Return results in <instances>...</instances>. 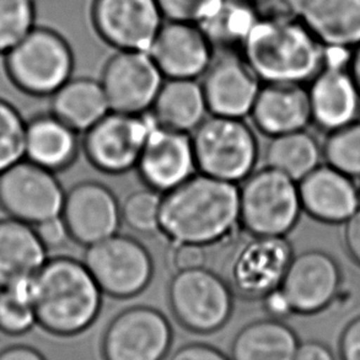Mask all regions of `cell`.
Wrapping results in <instances>:
<instances>
[{
    "mask_svg": "<svg viewBox=\"0 0 360 360\" xmlns=\"http://www.w3.org/2000/svg\"><path fill=\"white\" fill-rule=\"evenodd\" d=\"M240 225V187L195 174L162 195L160 233L174 243L210 246L228 239Z\"/></svg>",
    "mask_w": 360,
    "mask_h": 360,
    "instance_id": "6da1fadb",
    "label": "cell"
},
{
    "mask_svg": "<svg viewBox=\"0 0 360 360\" xmlns=\"http://www.w3.org/2000/svg\"><path fill=\"white\" fill-rule=\"evenodd\" d=\"M29 290L36 322L56 336L88 330L103 307V290L85 263L67 256L47 259Z\"/></svg>",
    "mask_w": 360,
    "mask_h": 360,
    "instance_id": "7a4b0ae2",
    "label": "cell"
},
{
    "mask_svg": "<svg viewBox=\"0 0 360 360\" xmlns=\"http://www.w3.org/2000/svg\"><path fill=\"white\" fill-rule=\"evenodd\" d=\"M241 56L262 84L305 85L325 63V46L300 20H258Z\"/></svg>",
    "mask_w": 360,
    "mask_h": 360,
    "instance_id": "3957f363",
    "label": "cell"
},
{
    "mask_svg": "<svg viewBox=\"0 0 360 360\" xmlns=\"http://www.w3.org/2000/svg\"><path fill=\"white\" fill-rule=\"evenodd\" d=\"M191 136L200 174L238 185L255 171L257 138L243 118L210 115Z\"/></svg>",
    "mask_w": 360,
    "mask_h": 360,
    "instance_id": "277c9868",
    "label": "cell"
},
{
    "mask_svg": "<svg viewBox=\"0 0 360 360\" xmlns=\"http://www.w3.org/2000/svg\"><path fill=\"white\" fill-rule=\"evenodd\" d=\"M302 212L297 181L269 166L253 171L240 187V225L253 236H285Z\"/></svg>",
    "mask_w": 360,
    "mask_h": 360,
    "instance_id": "5b68a950",
    "label": "cell"
},
{
    "mask_svg": "<svg viewBox=\"0 0 360 360\" xmlns=\"http://www.w3.org/2000/svg\"><path fill=\"white\" fill-rule=\"evenodd\" d=\"M73 49L62 34L34 27L6 53L5 67L11 82L24 93L52 96L72 79Z\"/></svg>",
    "mask_w": 360,
    "mask_h": 360,
    "instance_id": "8992f818",
    "label": "cell"
},
{
    "mask_svg": "<svg viewBox=\"0 0 360 360\" xmlns=\"http://www.w3.org/2000/svg\"><path fill=\"white\" fill-rule=\"evenodd\" d=\"M167 297L176 321L198 335L221 330L234 310V292L229 283L205 267L176 272Z\"/></svg>",
    "mask_w": 360,
    "mask_h": 360,
    "instance_id": "52a82bcc",
    "label": "cell"
},
{
    "mask_svg": "<svg viewBox=\"0 0 360 360\" xmlns=\"http://www.w3.org/2000/svg\"><path fill=\"white\" fill-rule=\"evenodd\" d=\"M83 262L103 294L115 299L141 294L154 276L150 252L127 235L115 234L88 246Z\"/></svg>",
    "mask_w": 360,
    "mask_h": 360,
    "instance_id": "ba28073f",
    "label": "cell"
},
{
    "mask_svg": "<svg viewBox=\"0 0 360 360\" xmlns=\"http://www.w3.org/2000/svg\"><path fill=\"white\" fill-rule=\"evenodd\" d=\"M352 49L325 47V63L309 83L311 122L331 133L360 117V91L349 69Z\"/></svg>",
    "mask_w": 360,
    "mask_h": 360,
    "instance_id": "9c48e42d",
    "label": "cell"
},
{
    "mask_svg": "<svg viewBox=\"0 0 360 360\" xmlns=\"http://www.w3.org/2000/svg\"><path fill=\"white\" fill-rule=\"evenodd\" d=\"M155 120L151 115L110 112L85 131L84 154L98 171L121 175L136 167Z\"/></svg>",
    "mask_w": 360,
    "mask_h": 360,
    "instance_id": "30bf717a",
    "label": "cell"
},
{
    "mask_svg": "<svg viewBox=\"0 0 360 360\" xmlns=\"http://www.w3.org/2000/svg\"><path fill=\"white\" fill-rule=\"evenodd\" d=\"M64 198L54 172L27 159L0 174V205L10 218L34 226L62 215Z\"/></svg>",
    "mask_w": 360,
    "mask_h": 360,
    "instance_id": "8fae6325",
    "label": "cell"
},
{
    "mask_svg": "<svg viewBox=\"0 0 360 360\" xmlns=\"http://www.w3.org/2000/svg\"><path fill=\"white\" fill-rule=\"evenodd\" d=\"M174 332L162 312L131 307L113 317L103 333V360H164Z\"/></svg>",
    "mask_w": 360,
    "mask_h": 360,
    "instance_id": "7c38bea8",
    "label": "cell"
},
{
    "mask_svg": "<svg viewBox=\"0 0 360 360\" xmlns=\"http://www.w3.org/2000/svg\"><path fill=\"white\" fill-rule=\"evenodd\" d=\"M251 236L230 258L228 283L239 297L256 300L281 287L294 253L284 236Z\"/></svg>",
    "mask_w": 360,
    "mask_h": 360,
    "instance_id": "4fadbf2b",
    "label": "cell"
},
{
    "mask_svg": "<svg viewBox=\"0 0 360 360\" xmlns=\"http://www.w3.org/2000/svg\"><path fill=\"white\" fill-rule=\"evenodd\" d=\"M90 19L110 47L141 52H149L165 20L156 0H93Z\"/></svg>",
    "mask_w": 360,
    "mask_h": 360,
    "instance_id": "5bb4252c",
    "label": "cell"
},
{
    "mask_svg": "<svg viewBox=\"0 0 360 360\" xmlns=\"http://www.w3.org/2000/svg\"><path fill=\"white\" fill-rule=\"evenodd\" d=\"M164 79L149 52L117 51L105 64L100 83L111 111L146 115Z\"/></svg>",
    "mask_w": 360,
    "mask_h": 360,
    "instance_id": "9a60e30c",
    "label": "cell"
},
{
    "mask_svg": "<svg viewBox=\"0 0 360 360\" xmlns=\"http://www.w3.org/2000/svg\"><path fill=\"white\" fill-rule=\"evenodd\" d=\"M341 283L336 259L320 250H310L292 257L279 289L292 312L311 315L335 300Z\"/></svg>",
    "mask_w": 360,
    "mask_h": 360,
    "instance_id": "2e32d148",
    "label": "cell"
},
{
    "mask_svg": "<svg viewBox=\"0 0 360 360\" xmlns=\"http://www.w3.org/2000/svg\"><path fill=\"white\" fill-rule=\"evenodd\" d=\"M62 218L70 239L88 248L117 234L121 203L108 186L83 181L65 193Z\"/></svg>",
    "mask_w": 360,
    "mask_h": 360,
    "instance_id": "e0dca14e",
    "label": "cell"
},
{
    "mask_svg": "<svg viewBox=\"0 0 360 360\" xmlns=\"http://www.w3.org/2000/svg\"><path fill=\"white\" fill-rule=\"evenodd\" d=\"M138 174L149 188L166 193L185 182L195 167L192 136L154 123L136 164Z\"/></svg>",
    "mask_w": 360,
    "mask_h": 360,
    "instance_id": "ac0fdd59",
    "label": "cell"
},
{
    "mask_svg": "<svg viewBox=\"0 0 360 360\" xmlns=\"http://www.w3.org/2000/svg\"><path fill=\"white\" fill-rule=\"evenodd\" d=\"M214 47L200 25L164 22L149 54L166 79H197L214 60Z\"/></svg>",
    "mask_w": 360,
    "mask_h": 360,
    "instance_id": "d6986e66",
    "label": "cell"
},
{
    "mask_svg": "<svg viewBox=\"0 0 360 360\" xmlns=\"http://www.w3.org/2000/svg\"><path fill=\"white\" fill-rule=\"evenodd\" d=\"M261 86L243 56L234 52H224L214 58L202 83L210 115L234 118L250 115Z\"/></svg>",
    "mask_w": 360,
    "mask_h": 360,
    "instance_id": "ffe728a7",
    "label": "cell"
},
{
    "mask_svg": "<svg viewBox=\"0 0 360 360\" xmlns=\"http://www.w3.org/2000/svg\"><path fill=\"white\" fill-rule=\"evenodd\" d=\"M297 186L302 210L322 223H346L360 208V188L354 179L331 166H319Z\"/></svg>",
    "mask_w": 360,
    "mask_h": 360,
    "instance_id": "44dd1931",
    "label": "cell"
},
{
    "mask_svg": "<svg viewBox=\"0 0 360 360\" xmlns=\"http://www.w3.org/2000/svg\"><path fill=\"white\" fill-rule=\"evenodd\" d=\"M250 116L258 131L271 138L305 129L311 123L307 89L294 84H262Z\"/></svg>",
    "mask_w": 360,
    "mask_h": 360,
    "instance_id": "7402d4cb",
    "label": "cell"
},
{
    "mask_svg": "<svg viewBox=\"0 0 360 360\" xmlns=\"http://www.w3.org/2000/svg\"><path fill=\"white\" fill-rule=\"evenodd\" d=\"M47 259L32 225L10 217L0 220V289L29 285Z\"/></svg>",
    "mask_w": 360,
    "mask_h": 360,
    "instance_id": "603a6c76",
    "label": "cell"
},
{
    "mask_svg": "<svg viewBox=\"0 0 360 360\" xmlns=\"http://www.w3.org/2000/svg\"><path fill=\"white\" fill-rule=\"evenodd\" d=\"M300 21L325 47L360 44V0H305Z\"/></svg>",
    "mask_w": 360,
    "mask_h": 360,
    "instance_id": "cb8c5ba5",
    "label": "cell"
},
{
    "mask_svg": "<svg viewBox=\"0 0 360 360\" xmlns=\"http://www.w3.org/2000/svg\"><path fill=\"white\" fill-rule=\"evenodd\" d=\"M79 151L78 133L54 115H39L27 122V160L52 172L73 164Z\"/></svg>",
    "mask_w": 360,
    "mask_h": 360,
    "instance_id": "d4e9b609",
    "label": "cell"
},
{
    "mask_svg": "<svg viewBox=\"0 0 360 360\" xmlns=\"http://www.w3.org/2000/svg\"><path fill=\"white\" fill-rule=\"evenodd\" d=\"M150 111L160 126L188 134L193 133L210 113L202 84L193 79H167Z\"/></svg>",
    "mask_w": 360,
    "mask_h": 360,
    "instance_id": "484cf974",
    "label": "cell"
},
{
    "mask_svg": "<svg viewBox=\"0 0 360 360\" xmlns=\"http://www.w3.org/2000/svg\"><path fill=\"white\" fill-rule=\"evenodd\" d=\"M51 98V113L77 133L89 131L111 111L103 85L93 78L69 79Z\"/></svg>",
    "mask_w": 360,
    "mask_h": 360,
    "instance_id": "4316f807",
    "label": "cell"
},
{
    "mask_svg": "<svg viewBox=\"0 0 360 360\" xmlns=\"http://www.w3.org/2000/svg\"><path fill=\"white\" fill-rule=\"evenodd\" d=\"M299 340L290 326L279 319L250 322L235 336L231 360H294Z\"/></svg>",
    "mask_w": 360,
    "mask_h": 360,
    "instance_id": "83f0119b",
    "label": "cell"
},
{
    "mask_svg": "<svg viewBox=\"0 0 360 360\" xmlns=\"http://www.w3.org/2000/svg\"><path fill=\"white\" fill-rule=\"evenodd\" d=\"M322 146L307 129L272 136L264 153L266 166L281 171L297 182L321 165Z\"/></svg>",
    "mask_w": 360,
    "mask_h": 360,
    "instance_id": "f1b7e54d",
    "label": "cell"
},
{
    "mask_svg": "<svg viewBox=\"0 0 360 360\" xmlns=\"http://www.w3.org/2000/svg\"><path fill=\"white\" fill-rule=\"evenodd\" d=\"M258 20L251 0H221L200 27L214 49L234 52L241 51Z\"/></svg>",
    "mask_w": 360,
    "mask_h": 360,
    "instance_id": "f546056e",
    "label": "cell"
},
{
    "mask_svg": "<svg viewBox=\"0 0 360 360\" xmlns=\"http://www.w3.org/2000/svg\"><path fill=\"white\" fill-rule=\"evenodd\" d=\"M322 153L327 165L352 179L360 177V122L328 133Z\"/></svg>",
    "mask_w": 360,
    "mask_h": 360,
    "instance_id": "4dcf8cb0",
    "label": "cell"
},
{
    "mask_svg": "<svg viewBox=\"0 0 360 360\" xmlns=\"http://www.w3.org/2000/svg\"><path fill=\"white\" fill-rule=\"evenodd\" d=\"M26 129L27 122L21 113L14 105L0 98V174L24 160Z\"/></svg>",
    "mask_w": 360,
    "mask_h": 360,
    "instance_id": "1f68e13d",
    "label": "cell"
},
{
    "mask_svg": "<svg viewBox=\"0 0 360 360\" xmlns=\"http://www.w3.org/2000/svg\"><path fill=\"white\" fill-rule=\"evenodd\" d=\"M162 195L151 188L138 190L127 195L121 205L122 221L141 234L160 231V212Z\"/></svg>",
    "mask_w": 360,
    "mask_h": 360,
    "instance_id": "d6a6232c",
    "label": "cell"
},
{
    "mask_svg": "<svg viewBox=\"0 0 360 360\" xmlns=\"http://www.w3.org/2000/svg\"><path fill=\"white\" fill-rule=\"evenodd\" d=\"M34 0H0V54L14 49L34 26Z\"/></svg>",
    "mask_w": 360,
    "mask_h": 360,
    "instance_id": "836d02e7",
    "label": "cell"
},
{
    "mask_svg": "<svg viewBox=\"0 0 360 360\" xmlns=\"http://www.w3.org/2000/svg\"><path fill=\"white\" fill-rule=\"evenodd\" d=\"M36 322L29 285L0 289V331L22 335Z\"/></svg>",
    "mask_w": 360,
    "mask_h": 360,
    "instance_id": "e575fe53",
    "label": "cell"
},
{
    "mask_svg": "<svg viewBox=\"0 0 360 360\" xmlns=\"http://www.w3.org/2000/svg\"><path fill=\"white\" fill-rule=\"evenodd\" d=\"M166 21L200 25L221 0H156Z\"/></svg>",
    "mask_w": 360,
    "mask_h": 360,
    "instance_id": "d590c367",
    "label": "cell"
},
{
    "mask_svg": "<svg viewBox=\"0 0 360 360\" xmlns=\"http://www.w3.org/2000/svg\"><path fill=\"white\" fill-rule=\"evenodd\" d=\"M258 19L266 21L300 20L305 0H251Z\"/></svg>",
    "mask_w": 360,
    "mask_h": 360,
    "instance_id": "8d00e7d4",
    "label": "cell"
},
{
    "mask_svg": "<svg viewBox=\"0 0 360 360\" xmlns=\"http://www.w3.org/2000/svg\"><path fill=\"white\" fill-rule=\"evenodd\" d=\"M205 246L195 243H174L171 250L170 263L176 272H186L205 267Z\"/></svg>",
    "mask_w": 360,
    "mask_h": 360,
    "instance_id": "74e56055",
    "label": "cell"
},
{
    "mask_svg": "<svg viewBox=\"0 0 360 360\" xmlns=\"http://www.w3.org/2000/svg\"><path fill=\"white\" fill-rule=\"evenodd\" d=\"M34 228L39 235V240L47 250L60 248L70 239L68 228L64 223L62 215L52 219L44 220L39 224L34 225Z\"/></svg>",
    "mask_w": 360,
    "mask_h": 360,
    "instance_id": "f35d334b",
    "label": "cell"
},
{
    "mask_svg": "<svg viewBox=\"0 0 360 360\" xmlns=\"http://www.w3.org/2000/svg\"><path fill=\"white\" fill-rule=\"evenodd\" d=\"M169 360H231L230 356L207 343H188L180 347Z\"/></svg>",
    "mask_w": 360,
    "mask_h": 360,
    "instance_id": "ab89813d",
    "label": "cell"
},
{
    "mask_svg": "<svg viewBox=\"0 0 360 360\" xmlns=\"http://www.w3.org/2000/svg\"><path fill=\"white\" fill-rule=\"evenodd\" d=\"M342 360H360V316L349 322L340 342Z\"/></svg>",
    "mask_w": 360,
    "mask_h": 360,
    "instance_id": "60d3db41",
    "label": "cell"
},
{
    "mask_svg": "<svg viewBox=\"0 0 360 360\" xmlns=\"http://www.w3.org/2000/svg\"><path fill=\"white\" fill-rule=\"evenodd\" d=\"M343 241L347 252L360 266V208L345 223Z\"/></svg>",
    "mask_w": 360,
    "mask_h": 360,
    "instance_id": "b9f144b4",
    "label": "cell"
},
{
    "mask_svg": "<svg viewBox=\"0 0 360 360\" xmlns=\"http://www.w3.org/2000/svg\"><path fill=\"white\" fill-rule=\"evenodd\" d=\"M263 307L264 310L269 314V316L273 319H279L282 320L284 317L292 314V309L288 304L287 299L283 295L282 290L278 288L272 292L267 294L263 297Z\"/></svg>",
    "mask_w": 360,
    "mask_h": 360,
    "instance_id": "7bdbcfd3",
    "label": "cell"
},
{
    "mask_svg": "<svg viewBox=\"0 0 360 360\" xmlns=\"http://www.w3.org/2000/svg\"><path fill=\"white\" fill-rule=\"evenodd\" d=\"M294 360H335V356L321 343L307 342L299 346Z\"/></svg>",
    "mask_w": 360,
    "mask_h": 360,
    "instance_id": "ee69618b",
    "label": "cell"
},
{
    "mask_svg": "<svg viewBox=\"0 0 360 360\" xmlns=\"http://www.w3.org/2000/svg\"><path fill=\"white\" fill-rule=\"evenodd\" d=\"M0 360H46V358L31 347L13 346L0 352Z\"/></svg>",
    "mask_w": 360,
    "mask_h": 360,
    "instance_id": "f6af8a7d",
    "label": "cell"
},
{
    "mask_svg": "<svg viewBox=\"0 0 360 360\" xmlns=\"http://www.w3.org/2000/svg\"><path fill=\"white\" fill-rule=\"evenodd\" d=\"M349 69H351L352 75L356 80V86L360 91V44L354 49V52H352Z\"/></svg>",
    "mask_w": 360,
    "mask_h": 360,
    "instance_id": "bcb514c9",
    "label": "cell"
}]
</instances>
